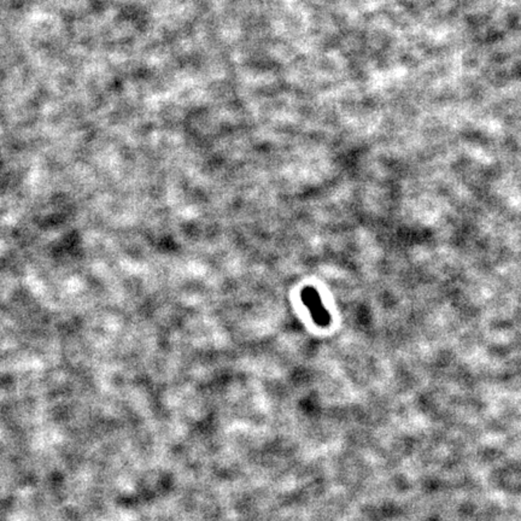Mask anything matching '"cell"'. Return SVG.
<instances>
[{"mask_svg":"<svg viewBox=\"0 0 521 521\" xmlns=\"http://www.w3.org/2000/svg\"><path fill=\"white\" fill-rule=\"evenodd\" d=\"M302 301L308 308V311H311V318L316 325H319L321 327H326L330 325L331 315L325 309L321 297L314 287H306L303 290Z\"/></svg>","mask_w":521,"mask_h":521,"instance_id":"1","label":"cell"}]
</instances>
